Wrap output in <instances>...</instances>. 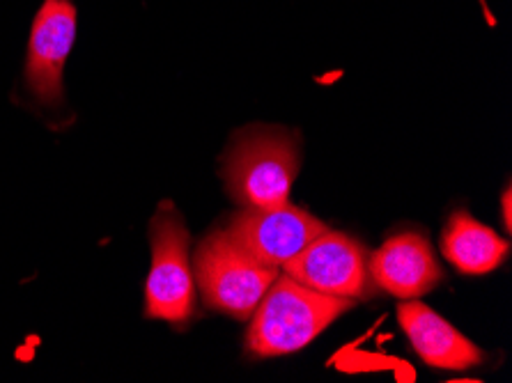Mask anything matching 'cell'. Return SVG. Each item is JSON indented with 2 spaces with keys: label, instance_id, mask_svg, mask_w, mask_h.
<instances>
[{
  "label": "cell",
  "instance_id": "30bf717a",
  "mask_svg": "<svg viewBox=\"0 0 512 383\" xmlns=\"http://www.w3.org/2000/svg\"><path fill=\"white\" fill-rule=\"evenodd\" d=\"M441 253L460 273L483 276L506 262L510 244L467 211H455L441 234Z\"/></svg>",
  "mask_w": 512,
  "mask_h": 383
},
{
  "label": "cell",
  "instance_id": "52a82bcc",
  "mask_svg": "<svg viewBox=\"0 0 512 383\" xmlns=\"http://www.w3.org/2000/svg\"><path fill=\"white\" fill-rule=\"evenodd\" d=\"M76 7L72 0H44L28 39L26 83L44 106L62 104V74L76 39Z\"/></svg>",
  "mask_w": 512,
  "mask_h": 383
},
{
  "label": "cell",
  "instance_id": "5b68a950",
  "mask_svg": "<svg viewBox=\"0 0 512 383\" xmlns=\"http://www.w3.org/2000/svg\"><path fill=\"white\" fill-rule=\"evenodd\" d=\"M281 269L297 283L340 299H366L372 292L368 250L343 232H322Z\"/></svg>",
  "mask_w": 512,
  "mask_h": 383
},
{
  "label": "cell",
  "instance_id": "9c48e42d",
  "mask_svg": "<svg viewBox=\"0 0 512 383\" xmlns=\"http://www.w3.org/2000/svg\"><path fill=\"white\" fill-rule=\"evenodd\" d=\"M398 322L423 363L439 370H467L485 361L483 351L425 303L402 301Z\"/></svg>",
  "mask_w": 512,
  "mask_h": 383
},
{
  "label": "cell",
  "instance_id": "8992f818",
  "mask_svg": "<svg viewBox=\"0 0 512 383\" xmlns=\"http://www.w3.org/2000/svg\"><path fill=\"white\" fill-rule=\"evenodd\" d=\"M327 230L322 221L290 202L278 207H244L226 225L235 244L242 246L253 260L278 271Z\"/></svg>",
  "mask_w": 512,
  "mask_h": 383
},
{
  "label": "cell",
  "instance_id": "6da1fadb",
  "mask_svg": "<svg viewBox=\"0 0 512 383\" xmlns=\"http://www.w3.org/2000/svg\"><path fill=\"white\" fill-rule=\"evenodd\" d=\"M352 308V299L315 292L287 273H278L251 315L248 354L255 358L294 354Z\"/></svg>",
  "mask_w": 512,
  "mask_h": 383
},
{
  "label": "cell",
  "instance_id": "7a4b0ae2",
  "mask_svg": "<svg viewBox=\"0 0 512 383\" xmlns=\"http://www.w3.org/2000/svg\"><path fill=\"white\" fill-rule=\"evenodd\" d=\"M297 173V140L276 127H251L237 134L223 159L226 189L242 207L285 205Z\"/></svg>",
  "mask_w": 512,
  "mask_h": 383
},
{
  "label": "cell",
  "instance_id": "3957f363",
  "mask_svg": "<svg viewBox=\"0 0 512 383\" xmlns=\"http://www.w3.org/2000/svg\"><path fill=\"white\" fill-rule=\"evenodd\" d=\"M152 267L145 283V317L186 326L196 315L189 230L173 202H161L150 221Z\"/></svg>",
  "mask_w": 512,
  "mask_h": 383
},
{
  "label": "cell",
  "instance_id": "277c9868",
  "mask_svg": "<svg viewBox=\"0 0 512 383\" xmlns=\"http://www.w3.org/2000/svg\"><path fill=\"white\" fill-rule=\"evenodd\" d=\"M276 276L278 269L253 260L226 228L205 237L193 253V278L203 301L237 322L251 319Z\"/></svg>",
  "mask_w": 512,
  "mask_h": 383
},
{
  "label": "cell",
  "instance_id": "ba28073f",
  "mask_svg": "<svg viewBox=\"0 0 512 383\" xmlns=\"http://www.w3.org/2000/svg\"><path fill=\"white\" fill-rule=\"evenodd\" d=\"M372 285L398 299H418L432 292L444 273L432 253L430 241L418 232H400L368 255Z\"/></svg>",
  "mask_w": 512,
  "mask_h": 383
},
{
  "label": "cell",
  "instance_id": "8fae6325",
  "mask_svg": "<svg viewBox=\"0 0 512 383\" xmlns=\"http://www.w3.org/2000/svg\"><path fill=\"white\" fill-rule=\"evenodd\" d=\"M503 223H506V230H510V186L503 191Z\"/></svg>",
  "mask_w": 512,
  "mask_h": 383
}]
</instances>
